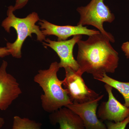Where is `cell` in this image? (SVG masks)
<instances>
[{"label":"cell","mask_w":129,"mask_h":129,"mask_svg":"<svg viewBox=\"0 0 129 129\" xmlns=\"http://www.w3.org/2000/svg\"><path fill=\"white\" fill-rule=\"evenodd\" d=\"M82 38V35L75 36L71 39L61 41H52L47 38L42 43L44 46L50 47L57 54L60 59V68H70L77 72L79 66L73 52L74 47Z\"/></svg>","instance_id":"cell-6"},{"label":"cell","mask_w":129,"mask_h":129,"mask_svg":"<svg viewBox=\"0 0 129 129\" xmlns=\"http://www.w3.org/2000/svg\"><path fill=\"white\" fill-rule=\"evenodd\" d=\"M110 42L101 33L89 36L86 40H80L77 43L79 69L76 73L81 76L85 73L91 74L98 80L105 74L114 73L119 58Z\"/></svg>","instance_id":"cell-1"},{"label":"cell","mask_w":129,"mask_h":129,"mask_svg":"<svg viewBox=\"0 0 129 129\" xmlns=\"http://www.w3.org/2000/svg\"><path fill=\"white\" fill-rule=\"evenodd\" d=\"M29 0H16L15 4L13 6L14 11L23 8L27 4Z\"/></svg>","instance_id":"cell-15"},{"label":"cell","mask_w":129,"mask_h":129,"mask_svg":"<svg viewBox=\"0 0 129 129\" xmlns=\"http://www.w3.org/2000/svg\"><path fill=\"white\" fill-rule=\"evenodd\" d=\"M39 24L43 34L57 37L58 41L67 40L70 37L78 35L90 36L99 34V30L89 29L81 25H58L51 23L45 19H40Z\"/></svg>","instance_id":"cell-10"},{"label":"cell","mask_w":129,"mask_h":129,"mask_svg":"<svg viewBox=\"0 0 129 129\" xmlns=\"http://www.w3.org/2000/svg\"><path fill=\"white\" fill-rule=\"evenodd\" d=\"M104 88L108 94L107 101L102 102L98 108L97 115L102 120L117 123L121 122L129 116V108L118 101L112 92L113 88L105 84Z\"/></svg>","instance_id":"cell-8"},{"label":"cell","mask_w":129,"mask_h":129,"mask_svg":"<svg viewBox=\"0 0 129 129\" xmlns=\"http://www.w3.org/2000/svg\"><path fill=\"white\" fill-rule=\"evenodd\" d=\"M64 70L65 77L62 85L72 102L82 104L99 97V94L88 88L81 75L70 68Z\"/></svg>","instance_id":"cell-5"},{"label":"cell","mask_w":129,"mask_h":129,"mask_svg":"<svg viewBox=\"0 0 129 129\" xmlns=\"http://www.w3.org/2000/svg\"><path fill=\"white\" fill-rule=\"evenodd\" d=\"M103 96L104 95H101L94 100L82 104L73 103L66 107L81 118L85 129H107L106 125L99 119L97 115L99 102Z\"/></svg>","instance_id":"cell-9"},{"label":"cell","mask_w":129,"mask_h":129,"mask_svg":"<svg viewBox=\"0 0 129 129\" xmlns=\"http://www.w3.org/2000/svg\"><path fill=\"white\" fill-rule=\"evenodd\" d=\"M128 129H129V126H128Z\"/></svg>","instance_id":"cell-19"},{"label":"cell","mask_w":129,"mask_h":129,"mask_svg":"<svg viewBox=\"0 0 129 129\" xmlns=\"http://www.w3.org/2000/svg\"><path fill=\"white\" fill-rule=\"evenodd\" d=\"M76 10L80 15L77 25L94 26L111 42H115L112 35L107 32L103 27L104 23H111L115 19L114 14L104 3V0H91L86 6L78 7Z\"/></svg>","instance_id":"cell-4"},{"label":"cell","mask_w":129,"mask_h":129,"mask_svg":"<svg viewBox=\"0 0 129 129\" xmlns=\"http://www.w3.org/2000/svg\"><path fill=\"white\" fill-rule=\"evenodd\" d=\"M60 68L59 63L54 62L48 69L39 70L34 77V81L44 92L41 96L42 107L44 111L51 113L73 103L67 90L63 88V80L58 78Z\"/></svg>","instance_id":"cell-2"},{"label":"cell","mask_w":129,"mask_h":129,"mask_svg":"<svg viewBox=\"0 0 129 129\" xmlns=\"http://www.w3.org/2000/svg\"><path fill=\"white\" fill-rule=\"evenodd\" d=\"M128 1H129V0H128Z\"/></svg>","instance_id":"cell-20"},{"label":"cell","mask_w":129,"mask_h":129,"mask_svg":"<svg viewBox=\"0 0 129 129\" xmlns=\"http://www.w3.org/2000/svg\"><path fill=\"white\" fill-rule=\"evenodd\" d=\"M5 123V121L3 118L0 116V129L1 128Z\"/></svg>","instance_id":"cell-18"},{"label":"cell","mask_w":129,"mask_h":129,"mask_svg":"<svg viewBox=\"0 0 129 129\" xmlns=\"http://www.w3.org/2000/svg\"><path fill=\"white\" fill-rule=\"evenodd\" d=\"M11 55L8 48L6 47H0V58H3Z\"/></svg>","instance_id":"cell-17"},{"label":"cell","mask_w":129,"mask_h":129,"mask_svg":"<svg viewBox=\"0 0 129 129\" xmlns=\"http://www.w3.org/2000/svg\"><path fill=\"white\" fill-rule=\"evenodd\" d=\"M42 124L26 118L14 116L11 129H41Z\"/></svg>","instance_id":"cell-13"},{"label":"cell","mask_w":129,"mask_h":129,"mask_svg":"<svg viewBox=\"0 0 129 129\" xmlns=\"http://www.w3.org/2000/svg\"><path fill=\"white\" fill-rule=\"evenodd\" d=\"M98 81L107 84L118 90L124 99V105L129 108V82H122L116 80L108 76L107 74H104L102 78Z\"/></svg>","instance_id":"cell-12"},{"label":"cell","mask_w":129,"mask_h":129,"mask_svg":"<svg viewBox=\"0 0 129 129\" xmlns=\"http://www.w3.org/2000/svg\"><path fill=\"white\" fill-rule=\"evenodd\" d=\"M121 49L124 53L126 58L129 59V42H126L122 44Z\"/></svg>","instance_id":"cell-16"},{"label":"cell","mask_w":129,"mask_h":129,"mask_svg":"<svg viewBox=\"0 0 129 129\" xmlns=\"http://www.w3.org/2000/svg\"><path fill=\"white\" fill-rule=\"evenodd\" d=\"M8 62L3 60L0 66V110L6 111L22 93L16 79L7 73Z\"/></svg>","instance_id":"cell-7"},{"label":"cell","mask_w":129,"mask_h":129,"mask_svg":"<svg viewBox=\"0 0 129 129\" xmlns=\"http://www.w3.org/2000/svg\"><path fill=\"white\" fill-rule=\"evenodd\" d=\"M49 119L52 124H58L60 129H85L81 118L66 107L51 113Z\"/></svg>","instance_id":"cell-11"},{"label":"cell","mask_w":129,"mask_h":129,"mask_svg":"<svg viewBox=\"0 0 129 129\" xmlns=\"http://www.w3.org/2000/svg\"><path fill=\"white\" fill-rule=\"evenodd\" d=\"M129 124V116L122 121L114 122L108 121L106 123L107 129H125Z\"/></svg>","instance_id":"cell-14"},{"label":"cell","mask_w":129,"mask_h":129,"mask_svg":"<svg viewBox=\"0 0 129 129\" xmlns=\"http://www.w3.org/2000/svg\"><path fill=\"white\" fill-rule=\"evenodd\" d=\"M14 12L13 6L8 7L7 17L3 21L1 25L8 33L10 32L11 28L16 30L17 39L13 43L7 42L6 47L13 57L20 58L22 57V47L28 37L32 38V34H35L36 35L37 40L42 42L46 39V36L43 34L40 26L36 24L40 19L37 13L32 12L25 17L20 18L14 15Z\"/></svg>","instance_id":"cell-3"}]
</instances>
